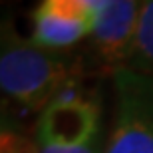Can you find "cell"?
Returning a JSON list of instances; mask_svg holds the SVG:
<instances>
[{
	"mask_svg": "<svg viewBox=\"0 0 153 153\" xmlns=\"http://www.w3.org/2000/svg\"><path fill=\"white\" fill-rule=\"evenodd\" d=\"M96 24L90 20H76L52 10H46L42 6H36L32 14V36L36 44L50 48V50L62 52L76 42L91 36Z\"/></svg>",
	"mask_w": 153,
	"mask_h": 153,
	"instance_id": "cell-5",
	"label": "cell"
},
{
	"mask_svg": "<svg viewBox=\"0 0 153 153\" xmlns=\"http://www.w3.org/2000/svg\"><path fill=\"white\" fill-rule=\"evenodd\" d=\"M127 68L153 76V0H145Z\"/></svg>",
	"mask_w": 153,
	"mask_h": 153,
	"instance_id": "cell-6",
	"label": "cell"
},
{
	"mask_svg": "<svg viewBox=\"0 0 153 153\" xmlns=\"http://www.w3.org/2000/svg\"><path fill=\"white\" fill-rule=\"evenodd\" d=\"M58 2H62L64 6L72 8L74 12H78L82 16H88L97 22V16H100L105 0H58Z\"/></svg>",
	"mask_w": 153,
	"mask_h": 153,
	"instance_id": "cell-7",
	"label": "cell"
},
{
	"mask_svg": "<svg viewBox=\"0 0 153 153\" xmlns=\"http://www.w3.org/2000/svg\"><path fill=\"white\" fill-rule=\"evenodd\" d=\"M111 78L115 121L105 153H153V76L123 66Z\"/></svg>",
	"mask_w": 153,
	"mask_h": 153,
	"instance_id": "cell-3",
	"label": "cell"
},
{
	"mask_svg": "<svg viewBox=\"0 0 153 153\" xmlns=\"http://www.w3.org/2000/svg\"><path fill=\"white\" fill-rule=\"evenodd\" d=\"M145 0H105L91 32V50L103 68L127 66Z\"/></svg>",
	"mask_w": 153,
	"mask_h": 153,
	"instance_id": "cell-4",
	"label": "cell"
},
{
	"mask_svg": "<svg viewBox=\"0 0 153 153\" xmlns=\"http://www.w3.org/2000/svg\"><path fill=\"white\" fill-rule=\"evenodd\" d=\"M76 78V62L70 56L22 38L10 20L2 24L0 85L6 97L28 111H42Z\"/></svg>",
	"mask_w": 153,
	"mask_h": 153,
	"instance_id": "cell-1",
	"label": "cell"
},
{
	"mask_svg": "<svg viewBox=\"0 0 153 153\" xmlns=\"http://www.w3.org/2000/svg\"><path fill=\"white\" fill-rule=\"evenodd\" d=\"M36 153H105L102 109L96 96L72 79L40 111Z\"/></svg>",
	"mask_w": 153,
	"mask_h": 153,
	"instance_id": "cell-2",
	"label": "cell"
}]
</instances>
